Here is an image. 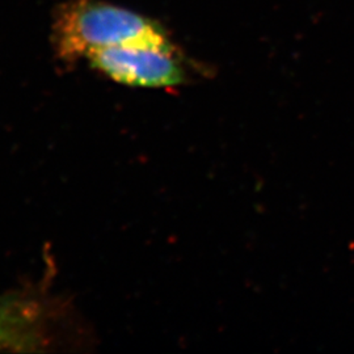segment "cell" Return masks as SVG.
Returning a JSON list of instances; mask_svg holds the SVG:
<instances>
[{
    "instance_id": "1",
    "label": "cell",
    "mask_w": 354,
    "mask_h": 354,
    "mask_svg": "<svg viewBox=\"0 0 354 354\" xmlns=\"http://www.w3.org/2000/svg\"><path fill=\"white\" fill-rule=\"evenodd\" d=\"M58 53L68 61L95 51L134 44L172 45L151 19L100 0H73L58 11L54 24Z\"/></svg>"
},
{
    "instance_id": "2",
    "label": "cell",
    "mask_w": 354,
    "mask_h": 354,
    "mask_svg": "<svg viewBox=\"0 0 354 354\" xmlns=\"http://www.w3.org/2000/svg\"><path fill=\"white\" fill-rule=\"evenodd\" d=\"M93 68L129 87L168 88L184 83L185 70L172 45L134 44L95 51L86 58Z\"/></svg>"
},
{
    "instance_id": "3",
    "label": "cell",
    "mask_w": 354,
    "mask_h": 354,
    "mask_svg": "<svg viewBox=\"0 0 354 354\" xmlns=\"http://www.w3.org/2000/svg\"><path fill=\"white\" fill-rule=\"evenodd\" d=\"M45 311L26 294L0 297V345L19 352L37 351L46 344Z\"/></svg>"
}]
</instances>
